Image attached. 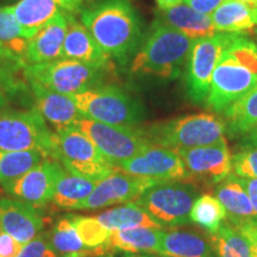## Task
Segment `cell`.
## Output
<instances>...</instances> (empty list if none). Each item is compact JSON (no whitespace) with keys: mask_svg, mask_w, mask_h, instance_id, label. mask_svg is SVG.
Instances as JSON below:
<instances>
[{"mask_svg":"<svg viewBox=\"0 0 257 257\" xmlns=\"http://www.w3.org/2000/svg\"><path fill=\"white\" fill-rule=\"evenodd\" d=\"M80 22L119 66H127L144 38L143 22L128 0H99L80 12Z\"/></svg>","mask_w":257,"mask_h":257,"instance_id":"cell-1","label":"cell"},{"mask_svg":"<svg viewBox=\"0 0 257 257\" xmlns=\"http://www.w3.org/2000/svg\"><path fill=\"white\" fill-rule=\"evenodd\" d=\"M257 85V43L245 34H231L213 70L206 106L224 113Z\"/></svg>","mask_w":257,"mask_h":257,"instance_id":"cell-2","label":"cell"},{"mask_svg":"<svg viewBox=\"0 0 257 257\" xmlns=\"http://www.w3.org/2000/svg\"><path fill=\"white\" fill-rule=\"evenodd\" d=\"M194 40L168 25L153 22L142 44L130 61L131 76L175 80L181 75Z\"/></svg>","mask_w":257,"mask_h":257,"instance_id":"cell-3","label":"cell"},{"mask_svg":"<svg viewBox=\"0 0 257 257\" xmlns=\"http://www.w3.org/2000/svg\"><path fill=\"white\" fill-rule=\"evenodd\" d=\"M69 96L82 117L100 123L137 127L147 117L142 101L114 85L101 83Z\"/></svg>","mask_w":257,"mask_h":257,"instance_id":"cell-4","label":"cell"},{"mask_svg":"<svg viewBox=\"0 0 257 257\" xmlns=\"http://www.w3.org/2000/svg\"><path fill=\"white\" fill-rule=\"evenodd\" d=\"M142 130L150 146L176 150L208 146L223 140L226 124L217 114L197 113L154 123Z\"/></svg>","mask_w":257,"mask_h":257,"instance_id":"cell-5","label":"cell"},{"mask_svg":"<svg viewBox=\"0 0 257 257\" xmlns=\"http://www.w3.org/2000/svg\"><path fill=\"white\" fill-rule=\"evenodd\" d=\"M201 192L189 180L159 181L135 202L163 229H172L192 223L189 214Z\"/></svg>","mask_w":257,"mask_h":257,"instance_id":"cell-6","label":"cell"},{"mask_svg":"<svg viewBox=\"0 0 257 257\" xmlns=\"http://www.w3.org/2000/svg\"><path fill=\"white\" fill-rule=\"evenodd\" d=\"M107 69L75 60L59 59L27 64L24 75L28 82H37L54 92L72 95L101 85Z\"/></svg>","mask_w":257,"mask_h":257,"instance_id":"cell-7","label":"cell"},{"mask_svg":"<svg viewBox=\"0 0 257 257\" xmlns=\"http://www.w3.org/2000/svg\"><path fill=\"white\" fill-rule=\"evenodd\" d=\"M51 159L60 162L70 173L99 181L117 169L76 126L54 131Z\"/></svg>","mask_w":257,"mask_h":257,"instance_id":"cell-8","label":"cell"},{"mask_svg":"<svg viewBox=\"0 0 257 257\" xmlns=\"http://www.w3.org/2000/svg\"><path fill=\"white\" fill-rule=\"evenodd\" d=\"M54 131L36 108L0 111V149L40 152L51 157Z\"/></svg>","mask_w":257,"mask_h":257,"instance_id":"cell-9","label":"cell"},{"mask_svg":"<svg viewBox=\"0 0 257 257\" xmlns=\"http://www.w3.org/2000/svg\"><path fill=\"white\" fill-rule=\"evenodd\" d=\"M75 126L92 141L108 162L114 167L133 159L148 147L142 127H125L108 125L88 118H80Z\"/></svg>","mask_w":257,"mask_h":257,"instance_id":"cell-10","label":"cell"},{"mask_svg":"<svg viewBox=\"0 0 257 257\" xmlns=\"http://www.w3.org/2000/svg\"><path fill=\"white\" fill-rule=\"evenodd\" d=\"M231 34L219 32L194 40L186 62V92L195 104H206L213 70Z\"/></svg>","mask_w":257,"mask_h":257,"instance_id":"cell-11","label":"cell"},{"mask_svg":"<svg viewBox=\"0 0 257 257\" xmlns=\"http://www.w3.org/2000/svg\"><path fill=\"white\" fill-rule=\"evenodd\" d=\"M175 152L184 162L189 181L201 189L214 188L232 173V161L226 138L208 146L181 148Z\"/></svg>","mask_w":257,"mask_h":257,"instance_id":"cell-12","label":"cell"},{"mask_svg":"<svg viewBox=\"0 0 257 257\" xmlns=\"http://www.w3.org/2000/svg\"><path fill=\"white\" fill-rule=\"evenodd\" d=\"M155 180L128 174L115 169L93 189L91 195L78 207L80 211L101 210L114 205L135 202L148 188L155 185Z\"/></svg>","mask_w":257,"mask_h":257,"instance_id":"cell-13","label":"cell"},{"mask_svg":"<svg viewBox=\"0 0 257 257\" xmlns=\"http://www.w3.org/2000/svg\"><path fill=\"white\" fill-rule=\"evenodd\" d=\"M62 169L60 162L47 157L25 174L2 187L14 199L41 208L53 199L56 181Z\"/></svg>","mask_w":257,"mask_h":257,"instance_id":"cell-14","label":"cell"},{"mask_svg":"<svg viewBox=\"0 0 257 257\" xmlns=\"http://www.w3.org/2000/svg\"><path fill=\"white\" fill-rule=\"evenodd\" d=\"M118 169L155 181L188 180L185 165L179 154L163 147H148L138 155L118 166Z\"/></svg>","mask_w":257,"mask_h":257,"instance_id":"cell-15","label":"cell"},{"mask_svg":"<svg viewBox=\"0 0 257 257\" xmlns=\"http://www.w3.org/2000/svg\"><path fill=\"white\" fill-rule=\"evenodd\" d=\"M44 218L37 207L17 199L0 197V232L27 244L42 233Z\"/></svg>","mask_w":257,"mask_h":257,"instance_id":"cell-16","label":"cell"},{"mask_svg":"<svg viewBox=\"0 0 257 257\" xmlns=\"http://www.w3.org/2000/svg\"><path fill=\"white\" fill-rule=\"evenodd\" d=\"M35 98L36 110L54 131L69 126H75L76 121L82 118L75 102L69 95L54 92L37 82H28Z\"/></svg>","mask_w":257,"mask_h":257,"instance_id":"cell-17","label":"cell"},{"mask_svg":"<svg viewBox=\"0 0 257 257\" xmlns=\"http://www.w3.org/2000/svg\"><path fill=\"white\" fill-rule=\"evenodd\" d=\"M68 12H61L38 29L29 40L27 64L44 63L61 59L64 38L68 30Z\"/></svg>","mask_w":257,"mask_h":257,"instance_id":"cell-18","label":"cell"},{"mask_svg":"<svg viewBox=\"0 0 257 257\" xmlns=\"http://www.w3.org/2000/svg\"><path fill=\"white\" fill-rule=\"evenodd\" d=\"M61 59L75 60L101 68H110V57L99 47L81 22L73 15L68 16V30L64 38Z\"/></svg>","mask_w":257,"mask_h":257,"instance_id":"cell-19","label":"cell"},{"mask_svg":"<svg viewBox=\"0 0 257 257\" xmlns=\"http://www.w3.org/2000/svg\"><path fill=\"white\" fill-rule=\"evenodd\" d=\"M163 229L155 227H134L126 230H113L110 232L108 239L101 248L99 256H104L110 251H124L128 253H148L160 255Z\"/></svg>","mask_w":257,"mask_h":257,"instance_id":"cell-20","label":"cell"},{"mask_svg":"<svg viewBox=\"0 0 257 257\" xmlns=\"http://www.w3.org/2000/svg\"><path fill=\"white\" fill-rule=\"evenodd\" d=\"M213 192L226 211L227 221L236 227L252 224L257 213L253 211L248 193L240 184L238 176L230 173L213 188Z\"/></svg>","mask_w":257,"mask_h":257,"instance_id":"cell-21","label":"cell"},{"mask_svg":"<svg viewBox=\"0 0 257 257\" xmlns=\"http://www.w3.org/2000/svg\"><path fill=\"white\" fill-rule=\"evenodd\" d=\"M155 19L192 40L211 37L217 32L210 15L200 14L184 3L167 10L157 9Z\"/></svg>","mask_w":257,"mask_h":257,"instance_id":"cell-22","label":"cell"},{"mask_svg":"<svg viewBox=\"0 0 257 257\" xmlns=\"http://www.w3.org/2000/svg\"><path fill=\"white\" fill-rule=\"evenodd\" d=\"M163 257H216L206 232L193 229L166 231L161 245Z\"/></svg>","mask_w":257,"mask_h":257,"instance_id":"cell-23","label":"cell"},{"mask_svg":"<svg viewBox=\"0 0 257 257\" xmlns=\"http://www.w3.org/2000/svg\"><path fill=\"white\" fill-rule=\"evenodd\" d=\"M9 9L28 40L38 29L64 11L61 0H19Z\"/></svg>","mask_w":257,"mask_h":257,"instance_id":"cell-24","label":"cell"},{"mask_svg":"<svg viewBox=\"0 0 257 257\" xmlns=\"http://www.w3.org/2000/svg\"><path fill=\"white\" fill-rule=\"evenodd\" d=\"M211 18L216 31L244 34L257 27V6L240 0H225Z\"/></svg>","mask_w":257,"mask_h":257,"instance_id":"cell-25","label":"cell"},{"mask_svg":"<svg viewBox=\"0 0 257 257\" xmlns=\"http://www.w3.org/2000/svg\"><path fill=\"white\" fill-rule=\"evenodd\" d=\"M98 184L99 180L74 174L63 168L56 181L51 202L62 208L78 210Z\"/></svg>","mask_w":257,"mask_h":257,"instance_id":"cell-26","label":"cell"},{"mask_svg":"<svg viewBox=\"0 0 257 257\" xmlns=\"http://www.w3.org/2000/svg\"><path fill=\"white\" fill-rule=\"evenodd\" d=\"M226 133L244 137L257 125V85L224 111Z\"/></svg>","mask_w":257,"mask_h":257,"instance_id":"cell-27","label":"cell"},{"mask_svg":"<svg viewBox=\"0 0 257 257\" xmlns=\"http://www.w3.org/2000/svg\"><path fill=\"white\" fill-rule=\"evenodd\" d=\"M51 248L57 257H94L93 249L85 245L68 216L61 218L48 231Z\"/></svg>","mask_w":257,"mask_h":257,"instance_id":"cell-28","label":"cell"},{"mask_svg":"<svg viewBox=\"0 0 257 257\" xmlns=\"http://www.w3.org/2000/svg\"><path fill=\"white\" fill-rule=\"evenodd\" d=\"M95 218L110 231L134 229V227L163 229L146 211L138 206L136 202H128L104 211L95 216Z\"/></svg>","mask_w":257,"mask_h":257,"instance_id":"cell-29","label":"cell"},{"mask_svg":"<svg viewBox=\"0 0 257 257\" xmlns=\"http://www.w3.org/2000/svg\"><path fill=\"white\" fill-rule=\"evenodd\" d=\"M207 236L216 257H252L248 240L226 219L216 233Z\"/></svg>","mask_w":257,"mask_h":257,"instance_id":"cell-30","label":"cell"},{"mask_svg":"<svg viewBox=\"0 0 257 257\" xmlns=\"http://www.w3.org/2000/svg\"><path fill=\"white\" fill-rule=\"evenodd\" d=\"M27 62L15 54L0 48V91L9 96H15L29 91L24 69Z\"/></svg>","mask_w":257,"mask_h":257,"instance_id":"cell-31","label":"cell"},{"mask_svg":"<svg viewBox=\"0 0 257 257\" xmlns=\"http://www.w3.org/2000/svg\"><path fill=\"white\" fill-rule=\"evenodd\" d=\"M189 218L192 223L197 224L206 233L212 234L219 230L226 219V211L214 195L201 194L193 205Z\"/></svg>","mask_w":257,"mask_h":257,"instance_id":"cell-32","label":"cell"},{"mask_svg":"<svg viewBox=\"0 0 257 257\" xmlns=\"http://www.w3.org/2000/svg\"><path fill=\"white\" fill-rule=\"evenodd\" d=\"M47 157L49 156L40 152H6L0 149V185L14 181Z\"/></svg>","mask_w":257,"mask_h":257,"instance_id":"cell-33","label":"cell"},{"mask_svg":"<svg viewBox=\"0 0 257 257\" xmlns=\"http://www.w3.org/2000/svg\"><path fill=\"white\" fill-rule=\"evenodd\" d=\"M29 40L16 21L9 6H0V48L27 62Z\"/></svg>","mask_w":257,"mask_h":257,"instance_id":"cell-34","label":"cell"},{"mask_svg":"<svg viewBox=\"0 0 257 257\" xmlns=\"http://www.w3.org/2000/svg\"><path fill=\"white\" fill-rule=\"evenodd\" d=\"M68 218L72 221L79 237L85 243L86 246L93 249L99 257V248L106 243L110 236V230H107L100 221L94 217L78 216V214H69Z\"/></svg>","mask_w":257,"mask_h":257,"instance_id":"cell-35","label":"cell"},{"mask_svg":"<svg viewBox=\"0 0 257 257\" xmlns=\"http://www.w3.org/2000/svg\"><path fill=\"white\" fill-rule=\"evenodd\" d=\"M232 173L244 179L257 180V147L249 143H242L231 155Z\"/></svg>","mask_w":257,"mask_h":257,"instance_id":"cell-36","label":"cell"},{"mask_svg":"<svg viewBox=\"0 0 257 257\" xmlns=\"http://www.w3.org/2000/svg\"><path fill=\"white\" fill-rule=\"evenodd\" d=\"M18 257H57L51 248L48 232L38 234L31 242L24 244Z\"/></svg>","mask_w":257,"mask_h":257,"instance_id":"cell-37","label":"cell"},{"mask_svg":"<svg viewBox=\"0 0 257 257\" xmlns=\"http://www.w3.org/2000/svg\"><path fill=\"white\" fill-rule=\"evenodd\" d=\"M24 244L5 232H0V257H18Z\"/></svg>","mask_w":257,"mask_h":257,"instance_id":"cell-38","label":"cell"},{"mask_svg":"<svg viewBox=\"0 0 257 257\" xmlns=\"http://www.w3.org/2000/svg\"><path fill=\"white\" fill-rule=\"evenodd\" d=\"M225 0H184V4L204 15H212Z\"/></svg>","mask_w":257,"mask_h":257,"instance_id":"cell-39","label":"cell"},{"mask_svg":"<svg viewBox=\"0 0 257 257\" xmlns=\"http://www.w3.org/2000/svg\"><path fill=\"white\" fill-rule=\"evenodd\" d=\"M250 244L252 257H257V227L252 225H243L237 227Z\"/></svg>","mask_w":257,"mask_h":257,"instance_id":"cell-40","label":"cell"},{"mask_svg":"<svg viewBox=\"0 0 257 257\" xmlns=\"http://www.w3.org/2000/svg\"><path fill=\"white\" fill-rule=\"evenodd\" d=\"M239 181L240 184L243 185V187L246 191V193H248L250 201H251V205L253 207V211L257 213V180L239 178Z\"/></svg>","mask_w":257,"mask_h":257,"instance_id":"cell-41","label":"cell"},{"mask_svg":"<svg viewBox=\"0 0 257 257\" xmlns=\"http://www.w3.org/2000/svg\"><path fill=\"white\" fill-rule=\"evenodd\" d=\"M61 4L66 12L75 16L82 11L83 0H61Z\"/></svg>","mask_w":257,"mask_h":257,"instance_id":"cell-42","label":"cell"},{"mask_svg":"<svg viewBox=\"0 0 257 257\" xmlns=\"http://www.w3.org/2000/svg\"><path fill=\"white\" fill-rule=\"evenodd\" d=\"M159 10H167L170 8H174L184 3V0H155Z\"/></svg>","mask_w":257,"mask_h":257,"instance_id":"cell-43","label":"cell"},{"mask_svg":"<svg viewBox=\"0 0 257 257\" xmlns=\"http://www.w3.org/2000/svg\"><path fill=\"white\" fill-rule=\"evenodd\" d=\"M242 143H249L257 147V125L243 137Z\"/></svg>","mask_w":257,"mask_h":257,"instance_id":"cell-44","label":"cell"},{"mask_svg":"<svg viewBox=\"0 0 257 257\" xmlns=\"http://www.w3.org/2000/svg\"><path fill=\"white\" fill-rule=\"evenodd\" d=\"M9 105V95L4 93L3 91H0V111L5 110Z\"/></svg>","mask_w":257,"mask_h":257,"instance_id":"cell-45","label":"cell"},{"mask_svg":"<svg viewBox=\"0 0 257 257\" xmlns=\"http://www.w3.org/2000/svg\"><path fill=\"white\" fill-rule=\"evenodd\" d=\"M240 2L246 3V4H250L252 6H257V0H240Z\"/></svg>","mask_w":257,"mask_h":257,"instance_id":"cell-46","label":"cell"},{"mask_svg":"<svg viewBox=\"0 0 257 257\" xmlns=\"http://www.w3.org/2000/svg\"><path fill=\"white\" fill-rule=\"evenodd\" d=\"M123 257H143V256H138V255H134V253H128V255H125Z\"/></svg>","mask_w":257,"mask_h":257,"instance_id":"cell-47","label":"cell"},{"mask_svg":"<svg viewBox=\"0 0 257 257\" xmlns=\"http://www.w3.org/2000/svg\"><path fill=\"white\" fill-rule=\"evenodd\" d=\"M99 257H113L112 255H104V256H99Z\"/></svg>","mask_w":257,"mask_h":257,"instance_id":"cell-48","label":"cell"},{"mask_svg":"<svg viewBox=\"0 0 257 257\" xmlns=\"http://www.w3.org/2000/svg\"><path fill=\"white\" fill-rule=\"evenodd\" d=\"M143 257H157V256H153V255H147V256H143Z\"/></svg>","mask_w":257,"mask_h":257,"instance_id":"cell-49","label":"cell"},{"mask_svg":"<svg viewBox=\"0 0 257 257\" xmlns=\"http://www.w3.org/2000/svg\"><path fill=\"white\" fill-rule=\"evenodd\" d=\"M255 34H256V36H257V28H256V30H255Z\"/></svg>","mask_w":257,"mask_h":257,"instance_id":"cell-50","label":"cell"}]
</instances>
